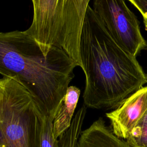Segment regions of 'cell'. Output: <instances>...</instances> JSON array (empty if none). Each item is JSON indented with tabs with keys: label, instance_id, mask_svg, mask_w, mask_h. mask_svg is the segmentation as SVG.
Listing matches in <instances>:
<instances>
[{
	"label": "cell",
	"instance_id": "4",
	"mask_svg": "<svg viewBox=\"0 0 147 147\" xmlns=\"http://www.w3.org/2000/svg\"><path fill=\"white\" fill-rule=\"evenodd\" d=\"M37 110L29 91L11 78L0 79V145L2 147H39Z\"/></svg>",
	"mask_w": 147,
	"mask_h": 147
},
{
	"label": "cell",
	"instance_id": "8",
	"mask_svg": "<svg viewBox=\"0 0 147 147\" xmlns=\"http://www.w3.org/2000/svg\"><path fill=\"white\" fill-rule=\"evenodd\" d=\"M80 94V89L71 86L68 87L61 99L53 121V131L55 139L58 140L70 127Z\"/></svg>",
	"mask_w": 147,
	"mask_h": 147
},
{
	"label": "cell",
	"instance_id": "11",
	"mask_svg": "<svg viewBox=\"0 0 147 147\" xmlns=\"http://www.w3.org/2000/svg\"><path fill=\"white\" fill-rule=\"evenodd\" d=\"M126 141L132 147H147V111L132 129Z\"/></svg>",
	"mask_w": 147,
	"mask_h": 147
},
{
	"label": "cell",
	"instance_id": "6",
	"mask_svg": "<svg viewBox=\"0 0 147 147\" xmlns=\"http://www.w3.org/2000/svg\"><path fill=\"white\" fill-rule=\"evenodd\" d=\"M147 111V86L126 98L114 110L106 114L111 128L118 137L126 140L132 129Z\"/></svg>",
	"mask_w": 147,
	"mask_h": 147
},
{
	"label": "cell",
	"instance_id": "14",
	"mask_svg": "<svg viewBox=\"0 0 147 147\" xmlns=\"http://www.w3.org/2000/svg\"><path fill=\"white\" fill-rule=\"evenodd\" d=\"M1 147H2V146H1Z\"/></svg>",
	"mask_w": 147,
	"mask_h": 147
},
{
	"label": "cell",
	"instance_id": "7",
	"mask_svg": "<svg viewBox=\"0 0 147 147\" xmlns=\"http://www.w3.org/2000/svg\"><path fill=\"white\" fill-rule=\"evenodd\" d=\"M76 147H132L126 140L115 136L102 118L82 131Z\"/></svg>",
	"mask_w": 147,
	"mask_h": 147
},
{
	"label": "cell",
	"instance_id": "5",
	"mask_svg": "<svg viewBox=\"0 0 147 147\" xmlns=\"http://www.w3.org/2000/svg\"><path fill=\"white\" fill-rule=\"evenodd\" d=\"M92 9L115 42L132 56L147 49L137 17L122 0H95Z\"/></svg>",
	"mask_w": 147,
	"mask_h": 147
},
{
	"label": "cell",
	"instance_id": "12",
	"mask_svg": "<svg viewBox=\"0 0 147 147\" xmlns=\"http://www.w3.org/2000/svg\"><path fill=\"white\" fill-rule=\"evenodd\" d=\"M129 1L141 13L145 29L147 30V0H129Z\"/></svg>",
	"mask_w": 147,
	"mask_h": 147
},
{
	"label": "cell",
	"instance_id": "2",
	"mask_svg": "<svg viewBox=\"0 0 147 147\" xmlns=\"http://www.w3.org/2000/svg\"><path fill=\"white\" fill-rule=\"evenodd\" d=\"M76 67L58 48L52 47L45 56L24 31L0 32V74L22 85L43 115L54 118Z\"/></svg>",
	"mask_w": 147,
	"mask_h": 147
},
{
	"label": "cell",
	"instance_id": "13",
	"mask_svg": "<svg viewBox=\"0 0 147 147\" xmlns=\"http://www.w3.org/2000/svg\"><path fill=\"white\" fill-rule=\"evenodd\" d=\"M145 76H146V83H147V73L145 74Z\"/></svg>",
	"mask_w": 147,
	"mask_h": 147
},
{
	"label": "cell",
	"instance_id": "9",
	"mask_svg": "<svg viewBox=\"0 0 147 147\" xmlns=\"http://www.w3.org/2000/svg\"><path fill=\"white\" fill-rule=\"evenodd\" d=\"M53 119L37 112V137L39 147H60L59 140L55 138L53 131Z\"/></svg>",
	"mask_w": 147,
	"mask_h": 147
},
{
	"label": "cell",
	"instance_id": "10",
	"mask_svg": "<svg viewBox=\"0 0 147 147\" xmlns=\"http://www.w3.org/2000/svg\"><path fill=\"white\" fill-rule=\"evenodd\" d=\"M87 111L85 105L76 113L70 127L59 138L60 147H76L78 138L82 133V128Z\"/></svg>",
	"mask_w": 147,
	"mask_h": 147
},
{
	"label": "cell",
	"instance_id": "1",
	"mask_svg": "<svg viewBox=\"0 0 147 147\" xmlns=\"http://www.w3.org/2000/svg\"><path fill=\"white\" fill-rule=\"evenodd\" d=\"M80 55L86 76L84 105L116 109L146 83L138 61L122 49L88 5L83 26Z\"/></svg>",
	"mask_w": 147,
	"mask_h": 147
},
{
	"label": "cell",
	"instance_id": "3",
	"mask_svg": "<svg viewBox=\"0 0 147 147\" xmlns=\"http://www.w3.org/2000/svg\"><path fill=\"white\" fill-rule=\"evenodd\" d=\"M33 20L24 32L47 56L58 48L82 68L81 36L90 0H33Z\"/></svg>",
	"mask_w": 147,
	"mask_h": 147
},
{
	"label": "cell",
	"instance_id": "15",
	"mask_svg": "<svg viewBox=\"0 0 147 147\" xmlns=\"http://www.w3.org/2000/svg\"><path fill=\"white\" fill-rule=\"evenodd\" d=\"M0 147H1V145H0Z\"/></svg>",
	"mask_w": 147,
	"mask_h": 147
}]
</instances>
